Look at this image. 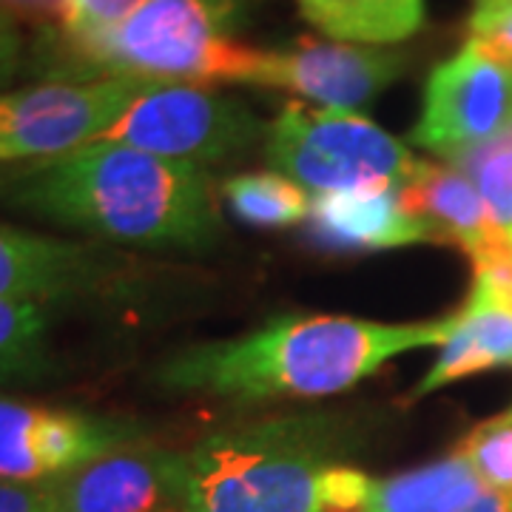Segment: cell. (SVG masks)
<instances>
[{
	"label": "cell",
	"instance_id": "cell-18",
	"mask_svg": "<svg viewBox=\"0 0 512 512\" xmlns=\"http://www.w3.org/2000/svg\"><path fill=\"white\" fill-rule=\"evenodd\" d=\"M52 308L0 299V387L35 382L49 367Z\"/></svg>",
	"mask_w": 512,
	"mask_h": 512
},
{
	"label": "cell",
	"instance_id": "cell-2",
	"mask_svg": "<svg viewBox=\"0 0 512 512\" xmlns=\"http://www.w3.org/2000/svg\"><path fill=\"white\" fill-rule=\"evenodd\" d=\"M453 325L456 313L416 325L328 313L274 319L245 336L174 353L157 367V382L171 393L231 402L319 399L350 390L402 353L444 345Z\"/></svg>",
	"mask_w": 512,
	"mask_h": 512
},
{
	"label": "cell",
	"instance_id": "cell-20",
	"mask_svg": "<svg viewBox=\"0 0 512 512\" xmlns=\"http://www.w3.org/2000/svg\"><path fill=\"white\" fill-rule=\"evenodd\" d=\"M478 188L495 228L512 239V131L487 146L450 160Z\"/></svg>",
	"mask_w": 512,
	"mask_h": 512
},
{
	"label": "cell",
	"instance_id": "cell-13",
	"mask_svg": "<svg viewBox=\"0 0 512 512\" xmlns=\"http://www.w3.org/2000/svg\"><path fill=\"white\" fill-rule=\"evenodd\" d=\"M308 220L313 237L339 251H387L436 242L424 222L404 211L399 188H348L316 194Z\"/></svg>",
	"mask_w": 512,
	"mask_h": 512
},
{
	"label": "cell",
	"instance_id": "cell-7",
	"mask_svg": "<svg viewBox=\"0 0 512 512\" xmlns=\"http://www.w3.org/2000/svg\"><path fill=\"white\" fill-rule=\"evenodd\" d=\"M146 83L140 77L46 80L0 92V163H43L100 140Z\"/></svg>",
	"mask_w": 512,
	"mask_h": 512
},
{
	"label": "cell",
	"instance_id": "cell-15",
	"mask_svg": "<svg viewBox=\"0 0 512 512\" xmlns=\"http://www.w3.org/2000/svg\"><path fill=\"white\" fill-rule=\"evenodd\" d=\"M493 367H512V305L481 282H473L467 305L456 313L450 339L441 345L439 362L416 384L413 396L436 393L444 384Z\"/></svg>",
	"mask_w": 512,
	"mask_h": 512
},
{
	"label": "cell",
	"instance_id": "cell-19",
	"mask_svg": "<svg viewBox=\"0 0 512 512\" xmlns=\"http://www.w3.org/2000/svg\"><path fill=\"white\" fill-rule=\"evenodd\" d=\"M222 194L239 220L256 228H288L311 217L308 191L276 171L231 177L222 183Z\"/></svg>",
	"mask_w": 512,
	"mask_h": 512
},
{
	"label": "cell",
	"instance_id": "cell-4",
	"mask_svg": "<svg viewBox=\"0 0 512 512\" xmlns=\"http://www.w3.org/2000/svg\"><path fill=\"white\" fill-rule=\"evenodd\" d=\"M339 433L319 416L228 427L185 453L180 512H325Z\"/></svg>",
	"mask_w": 512,
	"mask_h": 512
},
{
	"label": "cell",
	"instance_id": "cell-21",
	"mask_svg": "<svg viewBox=\"0 0 512 512\" xmlns=\"http://www.w3.org/2000/svg\"><path fill=\"white\" fill-rule=\"evenodd\" d=\"M458 453L473 464L487 490L512 495V407L473 427Z\"/></svg>",
	"mask_w": 512,
	"mask_h": 512
},
{
	"label": "cell",
	"instance_id": "cell-22",
	"mask_svg": "<svg viewBox=\"0 0 512 512\" xmlns=\"http://www.w3.org/2000/svg\"><path fill=\"white\" fill-rule=\"evenodd\" d=\"M148 0H63L55 29L37 32V43L52 46H80L106 35L114 26L131 18Z\"/></svg>",
	"mask_w": 512,
	"mask_h": 512
},
{
	"label": "cell",
	"instance_id": "cell-23",
	"mask_svg": "<svg viewBox=\"0 0 512 512\" xmlns=\"http://www.w3.org/2000/svg\"><path fill=\"white\" fill-rule=\"evenodd\" d=\"M470 40L512 69V0L476 6L470 18Z\"/></svg>",
	"mask_w": 512,
	"mask_h": 512
},
{
	"label": "cell",
	"instance_id": "cell-6",
	"mask_svg": "<svg viewBox=\"0 0 512 512\" xmlns=\"http://www.w3.org/2000/svg\"><path fill=\"white\" fill-rule=\"evenodd\" d=\"M265 134L268 126L234 97L208 86L148 80L100 140L205 168L245 154Z\"/></svg>",
	"mask_w": 512,
	"mask_h": 512
},
{
	"label": "cell",
	"instance_id": "cell-1",
	"mask_svg": "<svg viewBox=\"0 0 512 512\" xmlns=\"http://www.w3.org/2000/svg\"><path fill=\"white\" fill-rule=\"evenodd\" d=\"M0 200L94 239L205 251L222 237L208 174L126 143L94 140L0 180Z\"/></svg>",
	"mask_w": 512,
	"mask_h": 512
},
{
	"label": "cell",
	"instance_id": "cell-11",
	"mask_svg": "<svg viewBox=\"0 0 512 512\" xmlns=\"http://www.w3.org/2000/svg\"><path fill=\"white\" fill-rule=\"evenodd\" d=\"M185 453L131 444L49 481L52 512H180Z\"/></svg>",
	"mask_w": 512,
	"mask_h": 512
},
{
	"label": "cell",
	"instance_id": "cell-9",
	"mask_svg": "<svg viewBox=\"0 0 512 512\" xmlns=\"http://www.w3.org/2000/svg\"><path fill=\"white\" fill-rule=\"evenodd\" d=\"M140 439L134 421L0 396V481H55Z\"/></svg>",
	"mask_w": 512,
	"mask_h": 512
},
{
	"label": "cell",
	"instance_id": "cell-8",
	"mask_svg": "<svg viewBox=\"0 0 512 512\" xmlns=\"http://www.w3.org/2000/svg\"><path fill=\"white\" fill-rule=\"evenodd\" d=\"M512 131V69L490 57L476 40L439 63L421 100L413 146L456 160Z\"/></svg>",
	"mask_w": 512,
	"mask_h": 512
},
{
	"label": "cell",
	"instance_id": "cell-12",
	"mask_svg": "<svg viewBox=\"0 0 512 512\" xmlns=\"http://www.w3.org/2000/svg\"><path fill=\"white\" fill-rule=\"evenodd\" d=\"M114 274L92 245L46 237L0 222V299L52 305L100 291Z\"/></svg>",
	"mask_w": 512,
	"mask_h": 512
},
{
	"label": "cell",
	"instance_id": "cell-24",
	"mask_svg": "<svg viewBox=\"0 0 512 512\" xmlns=\"http://www.w3.org/2000/svg\"><path fill=\"white\" fill-rule=\"evenodd\" d=\"M0 512H52V487L0 481Z\"/></svg>",
	"mask_w": 512,
	"mask_h": 512
},
{
	"label": "cell",
	"instance_id": "cell-10",
	"mask_svg": "<svg viewBox=\"0 0 512 512\" xmlns=\"http://www.w3.org/2000/svg\"><path fill=\"white\" fill-rule=\"evenodd\" d=\"M407 69V55L379 46L299 37L285 52H265L254 86L285 89L322 109L356 111L373 103Z\"/></svg>",
	"mask_w": 512,
	"mask_h": 512
},
{
	"label": "cell",
	"instance_id": "cell-25",
	"mask_svg": "<svg viewBox=\"0 0 512 512\" xmlns=\"http://www.w3.org/2000/svg\"><path fill=\"white\" fill-rule=\"evenodd\" d=\"M23 60V35L20 23L0 6V92L15 80Z\"/></svg>",
	"mask_w": 512,
	"mask_h": 512
},
{
	"label": "cell",
	"instance_id": "cell-14",
	"mask_svg": "<svg viewBox=\"0 0 512 512\" xmlns=\"http://www.w3.org/2000/svg\"><path fill=\"white\" fill-rule=\"evenodd\" d=\"M402 208L424 222L436 242L464 248L470 259L490 254L507 237L495 228L478 188L456 165L419 160L413 177L399 188ZM512 242V239H510Z\"/></svg>",
	"mask_w": 512,
	"mask_h": 512
},
{
	"label": "cell",
	"instance_id": "cell-3",
	"mask_svg": "<svg viewBox=\"0 0 512 512\" xmlns=\"http://www.w3.org/2000/svg\"><path fill=\"white\" fill-rule=\"evenodd\" d=\"M256 0H148L106 35L80 46L35 43L49 80L140 77L157 83H251L265 52L234 40Z\"/></svg>",
	"mask_w": 512,
	"mask_h": 512
},
{
	"label": "cell",
	"instance_id": "cell-27",
	"mask_svg": "<svg viewBox=\"0 0 512 512\" xmlns=\"http://www.w3.org/2000/svg\"><path fill=\"white\" fill-rule=\"evenodd\" d=\"M464 512H512V495L484 490Z\"/></svg>",
	"mask_w": 512,
	"mask_h": 512
},
{
	"label": "cell",
	"instance_id": "cell-17",
	"mask_svg": "<svg viewBox=\"0 0 512 512\" xmlns=\"http://www.w3.org/2000/svg\"><path fill=\"white\" fill-rule=\"evenodd\" d=\"M302 18L339 43L393 46L421 32L427 0H296Z\"/></svg>",
	"mask_w": 512,
	"mask_h": 512
},
{
	"label": "cell",
	"instance_id": "cell-16",
	"mask_svg": "<svg viewBox=\"0 0 512 512\" xmlns=\"http://www.w3.org/2000/svg\"><path fill=\"white\" fill-rule=\"evenodd\" d=\"M487 487L461 453L407 470L373 478L359 512H464Z\"/></svg>",
	"mask_w": 512,
	"mask_h": 512
},
{
	"label": "cell",
	"instance_id": "cell-5",
	"mask_svg": "<svg viewBox=\"0 0 512 512\" xmlns=\"http://www.w3.org/2000/svg\"><path fill=\"white\" fill-rule=\"evenodd\" d=\"M265 160L302 188H402L419 160L382 126L356 111L288 103L265 134Z\"/></svg>",
	"mask_w": 512,
	"mask_h": 512
},
{
	"label": "cell",
	"instance_id": "cell-26",
	"mask_svg": "<svg viewBox=\"0 0 512 512\" xmlns=\"http://www.w3.org/2000/svg\"><path fill=\"white\" fill-rule=\"evenodd\" d=\"M0 6L18 23H29L37 32H46L57 26L63 0H0Z\"/></svg>",
	"mask_w": 512,
	"mask_h": 512
}]
</instances>
